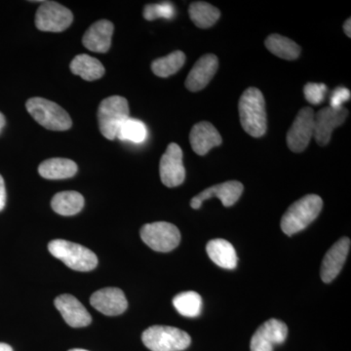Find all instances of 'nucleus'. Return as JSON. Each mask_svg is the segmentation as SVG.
<instances>
[{
	"label": "nucleus",
	"instance_id": "obj_35",
	"mask_svg": "<svg viewBox=\"0 0 351 351\" xmlns=\"http://www.w3.org/2000/svg\"><path fill=\"white\" fill-rule=\"evenodd\" d=\"M0 351H13V348L7 343H0Z\"/></svg>",
	"mask_w": 351,
	"mask_h": 351
},
{
	"label": "nucleus",
	"instance_id": "obj_30",
	"mask_svg": "<svg viewBox=\"0 0 351 351\" xmlns=\"http://www.w3.org/2000/svg\"><path fill=\"white\" fill-rule=\"evenodd\" d=\"M328 91L326 85L323 83L308 82L304 88V94L306 100L311 105H319L325 100Z\"/></svg>",
	"mask_w": 351,
	"mask_h": 351
},
{
	"label": "nucleus",
	"instance_id": "obj_2",
	"mask_svg": "<svg viewBox=\"0 0 351 351\" xmlns=\"http://www.w3.org/2000/svg\"><path fill=\"white\" fill-rule=\"evenodd\" d=\"M323 207L320 196L308 195L295 201L281 219L282 232L288 237L302 232L319 216Z\"/></svg>",
	"mask_w": 351,
	"mask_h": 351
},
{
	"label": "nucleus",
	"instance_id": "obj_11",
	"mask_svg": "<svg viewBox=\"0 0 351 351\" xmlns=\"http://www.w3.org/2000/svg\"><path fill=\"white\" fill-rule=\"evenodd\" d=\"M348 117L346 108L335 110L326 107L314 113V136L317 144L324 147L329 144L332 133L337 127L341 126Z\"/></svg>",
	"mask_w": 351,
	"mask_h": 351
},
{
	"label": "nucleus",
	"instance_id": "obj_14",
	"mask_svg": "<svg viewBox=\"0 0 351 351\" xmlns=\"http://www.w3.org/2000/svg\"><path fill=\"white\" fill-rule=\"evenodd\" d=\"M90 304L108 316L120 315L128 307V302L123 291L119 288H104L97 291L90 298Z\"/></svg>",
	"mask_w": 351,
	"mask_h": 351
},
{
	"label": "nucleus",
	"instance_id": "obj_17",
	"mask_svg": "<svg viewBox=\"0 0 351 351\" xmlns=\"http://www.w3.org/2000/svg\"><path fill=\"white\" fill-rule=\"evenodd\" d=\"M55 306L71 327H86L92 318L84 306L73 295L63 294L55 299Z\"/></svg>",
	"mask_w": 351,
	"mask_h": 351
},
{
	"label": "nucleus",
	"instance_id": "obj_36",
	"mask_svg": "<svg viewBox=\"0 0 351 351\" xmlns=\"http://www.w3.org/2000/svg\"><path fill=\"white\" fill-rule=\"evenodd\" d=\"M69 351H88V350H80V348H75V350H69Z\"/></svg>",
	"mask_w": 351,
	"mask_h": 351
},
{
	"label": "nucleus",
	"instance_id": "obj_28",
	"mask_svg": "<svg viewBox=\"0 0 351 351\" xmlns=\"http://www.w3.org/2000/svg\"><path fill=\"white\" fill-rule=\"evenodd\" d=\"M147 137V129L144 122L129 117L126 119L117 131V138L121 141L141 144L144 143Z\"/></svg>",
	"mask_w": 351,
	"mask_h": 351
},
{
	"label": "nucleus",
	"instance_id": "obj_4",
	"mask_svg": "<svg viewBox=\"0 0 351 351\" xmlns=\"http://www.w3.org/2000/svg\"><path fill=\"white\" fill-rule=\"evenodd\" d=\"M48 250L69 269L77 271H90L98 265V258L94 252L73 242L55 239L48 245Z\"/></svg>",
	"mask_w": 351,
	"mask_h": 351
},
{
	"label": "nucleus",
	"instance_id": "obj_22",
	"mask_svg": "<svg viewBox=\"0 0 351 351\" xmlns=\"http://www.w3.org/2000/svg\"><path fill=\"white\" fill-rule=\"evenodd\" d=\"M69 68L73 75L80 76L86 82L100 80L106 71L103 64L99 60L87 54H80L75 57Z\"/></svg>",
	"mask_w": 351,
	"mask_h": 351
},
{
	"label": "nucleus",
	"instance_id": "obj_25",
	"mask_svg": "<svg viewBox=\"0 0 351 351\" xmlns=\"http://www.w3.org/2000/svg\"><path fill=\"white\" fill-rule=\"evenodd\" d=\"M189 17L200 29H208L216 24L221 12L218 8L204 1H196L189 5Z\"/></svg>",
	"mask_w": 351,
	"mask_h": 351
},
{
	"label": "nucleus",
	"instance_id": "obj_5",
	"mask_svg": "<svg viewBox=\"0 0 351 351\" xmlns=\"http://www.w3.org/2000/svg\"><path fill=\"white\" fill-rule=\"evenodd\" d=\"M143 343L152 351H182L191 346L188 332L170 326L156 325L147 328L142 335Z\"/></svg>",
	"mask_w": 351,
	"mask_h": 351
},
{
	"label": "nucleus",
	"instance_id": "obj_3",
	"mask_svg": "<svg viewBox=\"0 0 351 351\" xmlns=\"http://www.w3.org/2000/svg\"><path fill=\"white\" fill-rule=\"evenodd\" d=\"M32 119L44 128L51 131H66L73 125L71 117L54 101L34 97L25 104Z\"/></svg>",
	"mask_w": 351,
	"mask_h": 351
},
{
	"label": "nucleus",
	"instance_id": "obj_32",
	"mask_svg": "<svg viewBox=\"0 0 351 351\" xmlns=\"http://www.w3.org/2000/svg\"><path fill=\"white\" fill-rule=\"evenodd\" d=\"M6 204V189L3 178L0 175V212L4 209Z\"/></svg>",
	"mask_w": 351,
	"mask_h": 351
},
{
	"label": "nucleus",
	"instance_id": "obj_15",
	"mask_svg": "<svg viewBox=\"0 0 351 351\" xmlns=\"http://www.w3.org/2000/svg\"><path fill=\"white\" fill-rule=\"evenodd\" d=\"M350 243L348 237H343L327 252L321 265V279L323 282H332L338 276L350 253Z\"/></svg>",
	"mask_w": 351,
	"mask_h": 351
},
{
	"label": "nucleus",
	"instance_id": "obj_7",
	"mask_svg": "<svg viewBox=\"0 0 351 351\" xmlns=\"http://www.w3.org/2000/svg\"><path fill=\"white\" fill-rule=\"evenodd\" d=\"M140 233L141 239L149 248L162 253L174 250L181 242L179 228L167 221L147 223Z\"/></svg>",
	"mask_w": 351,
	"mask_h": 351
},
{
	"label": "nucleus",
	"instance_id": "obj_29",
	"mask_svg": "<svg viewBox=\"0 0 351 351\" xmlns=\"http://www.w3.org/2000/svg\"><path fill=\"white\" fill-rule=\"evenodd\" d=\"M175 6L168 1L147 4L144 8V12H143V16L147 21H154L158 19V18L171 20L175 17Z\"/></svg>",
	"mask_w": 351,
	"mask_h": 351
},
{
	"label": "nucleus",
	"instance_id": "obj_13",
	"mask_svg": "<svg viewBox=\"0 0 351 351\" xmlns=\"http://www.w3.org/2000/svg\"><path fill=\"white\" fill-rule=\"evenodd\" d=\"M243 184L237 181H228L223 184H216L201 191L199 195L195 196L191 201V206L193 209H199L203 201L211 197H218L223 206L230 207L239 201L243 193Z\"/></svg>",
	"mask_w": 351,
	"mask_h": 351
},
{
	"label": "nucleus",
	"instance_id": "obj_33",
	"mask_svg": "<svg viewBox=\"0 0 351 351\" xmlns=\"http://www.w3.org/2000/svg\"><path fill=\"white\" fill-rule=\"evenodd\" d=\"M351 19L348 18V20L346 21L345 25H343V31H345V34L348 38H351Z\"/></svg>",
	"mask_w": 351,
	"mask_h": 351
},
{
	"label": "nucleus",
	"instance_id": "obj_34",
	"mask_svg": "<svg viewBox=\"0 0 351 351\" xmlns=\"http://www.w3.org/2000/svg\"><path fill=\"white\" fill-rule=\"evenodd\" d=\"M6 124L5 117L0 112V134H1L2 130H3L4 126Z\"/></svg>",
	"mask_w": 351,
	"mask_h": 351
},
{
	"label": "nucleus",
	"instance_id": "obj_21",
	"mask_svg": "<svg viewBox=\"0 0 351 351\" xmlns=\"http://www.w3.org/2000/svg\"><path fill=\"white\" fill-rule=\"evenodd\" d=\"M77 164L68 158H50L39 165L41 177L47 180H63L73 177L77 173Z\"/></svg>",
	"mask_w": 351,
	"mask_h": 351
},
{
	"label": "nucleus",
	"instance_id": "obj_23",
	"mask_svg": "<svg viewBox=\"0 0 351 351\" xmlns=\"http://www.w3.org/2000/svg\"><path fill=\"white\" fill-rule=\"evenodd\" d=\"M84 203V197L77 191H62L52 198L51 207L62 216H73L82 211Z\"/></svg>",
	"mask_w": 351,
	"mask_h": 351
},
{
	"label": "nucleus",
	"instance_id": "obj_16",
	"mask_svg": "<svg viewBox=\"0 0 351 351\" xmlns=\"http://www.w3.org/2000/svg\"><path fill=\"white\" fill-rule=\"evenodd\" d=\"M218 68L219 60L216 55H204L189 71L186 80V87L191 92L201 91L211 82Z\"/></svg>",
	"mask_w": 351,
	"mask_h": 351
},
{
	"label": "nucleus",
	"instance_id": "obj_31",
	"mask_svg": "<svg viewBox=\"0 0 351 351\" xmlns=\"http://www.w3.org/2000/svg\"><path fill=\"white\" fill-rule=\"evenodd\" d=\"M350 91L348 88L338 87L334 90L330 99V108L339 110V108H343V103L350 100Z\"/></svg>",
	"mask_w": 351,
	"mask_h": 351
},
{
	"label": "nucleus",
	"instance_id": "obj_10",
	"mask_svg": "<svg viewBox=\"0 0 351 351\" xmlns=\"http://www.w3.org/2000/svg\"><path fill=\"white\" fill-rule=\"evenodd\" d=\"M159 174L164 186L175 188L186 179V169L182 162V151L179 145H168L159 164Z\"/></svg>",
	"mask_w": 351,
	"mask_h": 351
},
{
	"label": "nucleus",
	"instance_id": "obj_27",
	"mask_svg": "<svg viewBox=\"0 0 351 351\" xmlns=\"http://www.w3.org/2000/svg\"><path fill=\"white\" fill-rule=\"evenodd\" d=\"M173 306L181 315L195 318L200 315L202 299L198 293L193 291L182 292L173 299Z\"/></svg>",
	"mask_w": 351,
	"mask_h": 351
},
{
	"label": "nucleus",
	"instance_id": "obj_12",
	"mask_svg": "<svg viewBox=\"0 0 351 351\" xmlns=\"http://www.w3.org/2000/svg\"><path fill=\"white\" fill-rule=\"evenodd\" d=\"M287 325L282 321L269 319L258 327L251 339V351H274V346L280 345L287 338Z\"/></svg>",
	"mask_w": 351,
	"mask_h": 351
},
{
	"label": "nucleus",
	"instance_id": "obj_26",
	"mask_svg": "<svg viewBox=\"0 0 351 351\" xmlns=\"http://www.w3.org/2000/svg\"><path fill=\"white\" fill-rule=\"evenodd\" d=\"M186 63V55L182 51H174L166 57L159 58L152 62V71L159 77H168L175 75Z\"/></svg>",
	"mask_w": 351,
	"mask_h": 351
},
{
	"label": "nucleus",
	"instance_id": "obj_1",
	"mask_svg": "<svg viewBox=\"0 0 351 351\" xmlns=\"http://www.w3.org/2000/svg\"><path fill=\"white\" fill-rule=\"evenodd\" d=\"M240 122L244 131L254 138L263 137L267 129L265 97L258 88L245 90L239 104Z\"/></svg>",
	"mask_w": 351,
	"mask_h": 351
},
{
	"label": "nucleus",
	"instance_id": "obj_19",
	"mask_svg": "<svg viewBox=\"0 0 351 351\" xmlns=\"http://www.w3.org/2000/svg\"><path fill=\"white\" fill-rule=\"evenodd\" d=\"M113 29L114 25L108 20L94 23L83 36V45L92 52L107 53L112 46Z\"/></svg>",
	"mask_w": 351,
	"mask_h": 351
},
{
	"label": "nucleus",
	"instance_id": "obj_20",
	"mask_svg": "<svg viewBox=\"0 0 351 351\" xmlns=\"http://www.w3.org/2000/svg\"><path fill=\"white\" fill-rule=\"evenodd\" d=\"M206 251L209 258L219 267L234 269L237 265V254L230 242L225 239H212L208 242Z\"/></svg>",
	"mask_w": 351,
	"mask_h": 351
},
{
	"label": "nucleus",
	"instance_id": "obj_18",
	"mask_svg": "<svg viewBox=\"0 0 351 351\" xmlns=\"http://www.w3.org/2000/svg\"><path fill=\"white\" fill-rule=\"evenodd\" d=\"M189 142L196 154L205 156L210 149L219 147L223 142V138L213 124L202 121L195 124L191 129Z\"/></svg>",
	"mask_w": 351,
	"mask_h": 351
},
{
	"label": "nucleus",
	"instance_id": "obj_8",
	"mask_svg": "<svg viewBox=\"0 0 351 351\" xmlns=\"http://www.w3.org/2000/svg\"><path fill=\"white\" fill-rule=\"evenodd\" d=\"M69 9L55 1H43L36 14V25L41 32H61L73 24Z\"/></svg>",
	"mask_w": 351,
	"mask_h": 351
},
{
	"label": "nucleus",
	"instance_id": "obj_24",
	"mask_svg": "<svg viewBox=\"0 0 351 351\" xmlns=\"http://www.w3.org/2000/svg\"><path fill=\"white\" fill-rule=\"evenodd\" d=\"M265 44L270 53L287 61L298 59L301 54V47L295 41L280 34H270Z\"/></svg>",
	"mask_w": 351,
	"mask_h": 351
},
{
	"label": "nucleus",
	"instance_id": "obj_6",
	"mask_svg": "<svg viewBox=\"0 0 351 351\" xmlns=\"http://www.w3.org/2000/svg\"><path fill=\"white\" fill-rule=\"evenodd\" d=\"M128 101L121 96H112L101 101L98 108L99 127L108 140L117 138V131L129 117Z\"/></svg>",
	"mask_w": 351,
	"mask_h": 351
},
{
	"label": "nucleus",
	"instance_id": "obj_9",
	"mask_svg": "<svg viewBox=\"0 0 351 351\" xmlns=\"http://www.w3.org/2000/svg\"><path fill=\"white\" fill-rule=\"evenodd\" d=\"M314 136V112L304 108L298 113L287 133V145L290 151L300 154L306 149Z\"/></svg>",
	"mask_w": 351,
	"mask_h": 351
}]
</instances>
